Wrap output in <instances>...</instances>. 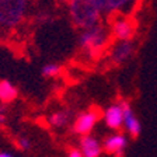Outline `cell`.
Segmentation results:
<instances>
[{"instance_id":"cell-1","label":"cell","mask_w":157,"mask_h":157,"mask_svg":"<svg viewBox=\"0 0 157 157\" xmlns=\"http://www.w3.org/2000/svg\"><path fill=\"white\" fill-rule=\"evenodd\" d=\"M70 21L76 28L87 29L101 21V10L95 0H67Z\"/></svg>"},{"instance_id":"cell-2","label":"cell","mask_w":157,"mask_h":157,"mask_svg":"<svg viewBox=\"0 0 157 157\" xmlns=\"http://www.w3.org/2000/svg\"><path fill=\"white\" fill-rule=\"evenodd\" d=\"M28 0H0V27L13 28L24 20Z\"/></svg>"},{"instance_id":"cell-3","label":"cell","mask_w":157,"mask_h":157,"mask_svg":"<svg viewBox=\"0 0 157 157\" xmlns=\"http://www.w3.org/2000/svg\"><path fill=\"white\" fill-rule=\"evenodd\" d=\"M108 31L101 24H97L94 27H90L87 29H83V33L78 36V46L82 51L90 53L100 52L108 42Z\"/></svg>"},{"instance_id":"cell-4","label":"cell","mask_w":157,"mask_h":157,"mask_svg":"<svg viewBox=\"0 0 157 157\" xmlns=\"http://www.w3.org/2000/svg\"><path fill=\"white\" fill-rule=\"evenodd\" d=\"M98 121V114L95 111H84L82 114H78L77 118L73 122V131L75 133L80 135V136H86V135H90L91 131L94 129V126L97 125Z\"/></svg>"},{"instance_id":"cell-5","label":"cell","mask_w":157,"mask_h":157,"mask_svg":"<svg viewBox=\"0 0 157 157\" xmlns=\"http://www.w3.org/2000/svg\"><path fill=\"white\" fill-rule=\"evenodd\" d=\"M136 31V25L132 20L119 17L112 24V36L117 41H132Z\"/></svg>"},{"instance_id":"cell-6","label":"cell","mask_w":157,"mask_h":157,"mask_svg":"<svg viewBox=\"0 0 157 157\" xmlns=\"http://www.w3.org/2000/svg\"><path fill=\"white\" fill-rule=\"evenodd\" d=\"M121 104H122V111H124V126L122 128H125V131L129 133V136L136 139L142 132L140 121L137 119L135 111L126 101H122Z\"/></svg>"},{"instance_id":"cell-7","label":"cell","mask_w":157,"mask_h":157,"mask_svg":"<svg viewBox=\"0 0 157 157\" xmlns=\"http://www.w3.org/2000/svg\"><path fill=\"white\" fill-rule=\"evenodd\" d=\"M135 46L132 41H118L111 49V60L115 65L121 66L132 58Z\"/></svg>"},{"instance_id":"cell-8","label":"cell","mask_w":157,"mask_h":157,"mask_svg":"<svg viewBox=\"0 0 157 157\" xmlns=\"http://www.w3.org/2000/svg\"><path fill=\"white\" fill-rule=\"evenodd\" d=\"M128 146V137L124 133H112L107 136L102 142V150L109 154L121 156Z\"/></svg>"},{"instance_id":"cell-9","label":"cell","mask_w":157,"mask_h":157,"mask_svg":"<svg viewBox=\"0 0 157 157\" xmlns=\"http://www.w3.org/2000/svg\"><path fill=\"white\" fill-rule=\"evenodd\" d=\"M104 124L112 131H119L124 126L122 104H112L104 111Z\"/></svg>"},{"instance_id":"cell-10","label":"cell","mask_w":157,"mask_h":157,"mask_svg":"<svg viewBox=\"0 0 157 157\" xmlns=\"http://www.w3.org/2000/svg\"><path fill=\"white\" fill-rule=\"evenodd\" d=\"M83 157H100L102 153V144L97 137L91 135H86L80 139V149Z\"/></svg>"},{"instance_id":"cell-11","label":"cell","mask_w":157,"mask_h":157,"mask_svg":"<svg viewBox=\"0 0 157 157\" xmlns=\"http://www.w3.org/2000/svg\"><path fill=\"white\" fill-rule=\"evenodd\" d=\"M101 13H117L128 7L133 0H95Z\"/></svg>"},{"instance_id":"cell-12","label":"cell","mask_w":157,"mask_h":157,"mask_svg":"<svg viewBox=\"0 0 157 157\" xmlns=\"http://www.w3.org/2000/svg\"><path fill=\"white\" fill-rule=\"evenodd\" d=\"M17 95H18V91L11 83L7 80L0 82V102H4V104L11 102L17 98Z\"/></svg>"},{"instance_id":"cell-13","label":"cell","mask_w":157,"mask_h":157,"mask_svg":"<svg viewBox=\"0 0 157 157\" xmlns=\"http://www.w3.org/2000/svg\"><path fill=\"white\" fill-rule=\"evenodd\" d=\"M70 119L69 111H56L49 117V124L53 128H65Z\"/></svg>"},{"instance_id":"cell-14","label":"cell","mask_w":157,"mask_h":157,"mask_svg":"<svg viewBox=\"0 0 157 157\" xmlns=\"http://www.w3.org/2000/svg\"><path fill=\"white\" fill-rule=\"evenodd\" d=\"M59 72H60V66L56 65V63H46L42 67V70H41L44 77H49V78L56 77L59 75Z\"/></svg>"},{"instance_id":"cell-15","label":"cell","mask_w":157,"mask_h":157,"mask_svg":"<svg viewBox=\"0 0 157 157\" xmlns=\"http://www.w3.org/2000/svg\"><path fill=\"white\" fill-rule=\"evenodd\" d=\"M17 146H18L21 150H29L31 140H29L27 136H20L18 139H17Z\"/></svg>"},{"instance_id":"cell-16","label":"cell","mask_w":157,"mask_h":157,"mask_svg":"<svg viewBox=\"0 0 157 157\" xmlns=\"http://www.w3.org/2000/svg\"><path fill=\"white\" fill-rule=\"evenodd\" d=\"M67 157H83V154L78 149H75V147H73V149H69Z\"/></svg>"},{"instance_id":"cell-17","label":"cell","mask_w":157,"mask_h":157,"mask_svg":"<svg viewBox=\"0 0 157 157\" xmlns=\"http://www.w3.org/2000/svg\"><path fill=\"white\" fill-rule=\"evenodd\" d=\"M6 122V108L0 105V126Z\"/></svg>"},{"instance_id":"cell-18","label":"cell","mask_w":157,"mask_h":157,"mask_svg":"<svg viewBox=\"0 0 157 157\" xmlns=\"http://www.w3.org/2000/svg\"><path fill=\"white\" fill-rule=\"evenodd\" d=\"M0 157H16L13 153H9V151H0Z\"/></svg>"},{"instance_id":"cell-19","label":"cell","mask_w":157,"mask_h":157,"mask_svg":"<svg viewBox=\"0 0 157 157\" xmlns=\"http://www.w3.org/2000/svg\"><path fill=\"white\" fill-rule=\"evenodd\" d=\"M55 2H58V3H66L67 0H55Z\"/></svg>"}]
</instances>
